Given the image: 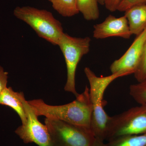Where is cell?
<instances>
[{
    "mask_svg": "<svg viewBox=\"0 0 146 146\" xmlns=\"http://www.w3.org/2000/svg\"><path fill=\"white\" fill-rule=\"evenodd\" d=\"M146 133V104L131 108L110 117L106 140L129 135Z\"/></svg>",
    "mask_w": 146,
    "mask_h": 146,
    "instance_id": "obj_4",
    "label": "cell"
},
{
    "mask_svg": "<svg viewBox=\"0 0 146 146\" xmlns=\"http://www.w3.org/2000/svg\"><path fill=\"white\" fill-rule=\"evenodd\" d=\"M134 75L138 82L146 79V40L144 44L140 64L136 72L134 73Z\"/></svg>",
    "mask_w": 146,
    "mask_h": 146,
    "instance_id": "obj_16",
    "label": "cell"
},
{
    "mask_svg": "<svg viewBox=\"0 0 146 146\" xmlns=\"http://www.w3.org/2000/svg\"><path fill=\"white\" fill-rule=\"evenodd\" d=\"M129 94L140 105L146 104V79L131 85Z\"/></svg>",
    "mask_w": 146,
    "mask_h": 146,
    "instance_id": "obj_15",
    "label": "cell"
},
{
    "mask_svg": "<svg viewBox=\"0 0 146 146\" xmlns=\"http://www.w3.org/2000/svg\"><path fill=\"white\" fill-rule=\"evenodd\" d=\"M145 3L146 0H122L118 6L117 10L125 11L134 6Z\"/></svg>",
    "mask_w": 146,
    "mask_h": 146,
    "instance_id": "obj_17",
    "label": "cell"
},
{
    "mask_svg": "<svg viewBox=\"0 0 146 146\" xmlns=\"http://www.w3.org/2000/svg\"><path fill=\"white\" fill-rule=\"evenodd\" d=\"M84 72L90 85L89 96L93 106H104V96L108 86L117 79L127 76L124 73L117 72L98 77L88 67L84 68Z\"/></svg>",
    "mask_w": 146,
    "mask_h": 146,
    "instance_id": "obj_9",
    "label": "cell"
},
{
    "mask_svg": "<svg viewBox=\"0 0 146 146\" xmlns=\"http://www.w3.org/2000/svg\"><path fill=\"white\" fill-rule=\"evenodd\" d=\"M90 146H108L107 144L104 143V141L95 139V141Z\"/></svg>",
    "mask_w": 146,
    "mask_h": 146,
    "instance_id": "obj_20",
    "label": "cell"
},
{
    "mask_svg": "<svg viewBox=\"0 0 146 146\" xmlns=\"http://www.w3.org/2000/svg\"><path fill=\"white\" fill-rule=\"evenodd\" d=\"M79 12L86 21H96L100 16L98 0H76Z\"/></svg>",
    "mask_w": 146,
    "mask_h": 146,
    "instance_id": "obj_12",
    "label": "cell"
},
{
    "mask_svg": "<svg viewBox=\"0 0 146 146\" xmlns=\"http://www.w3.org/2000/svg\"><path fill=\"white\" fill-rule=\"evenodd\" d=\"M122 0H106V7L110 11H116L117 9L118 6Z\"/></svg>",
    "mask_w": 146,
    "mask_h": 146,
    "instance_id": "obj_19",
    "label": "cell"
},
{
    "mask_svg": "<svg viewBox=\"0 0 146 146\" xmlns=\"http://www.w3.org/2000/svg\"><path fill=\"white\" fill-rule=\"evenodd\" d=\"M91 39L89 36L76 37L64 33L58 46L63 55L67 71V81L64 90L77 96L76 89V73L82 58L89 52Z\"/></svg>",
    "mask_w": 146,
    "mask_h": 146,
    "instance_id": "obj_3",
    "label": "cell"
},
{
    "mask_svg": "<svg viewBox=\"0 0 146 146\" xmlns=\"http://www.w3.org/2000/svg\"><path fill=\"white\" fill-rule=\"evenodd\" d=\"M125 12L132 35L138 36L146 29V3L134 6Z\"/></svg>",
    "mask_w": 146,
    "mask_h": 146,
    "instance_id": "obj_10",
    "label": "cell"
},
{
    "mask_svg": "<svg viewBox=\"0 0 146 146\" xmlns=\"http://www.w3.org/2000/svg\"><path fill=\"white\" fill-rule=\"evenodd\" d=\"M21 98L26 114L27 123L18 127L15 133L25 144L34 143L38 146H55L46 126L39 121L23 92H21Z\"/></svg>",
    "mask_w": 146,
    "mask_h": 146,
    "instance_id": "obj_6",
    "label": "cell"
},
{
    "mask_svg": "<svg viewBox=\"0 0 146 146\" xmlns=\"http://www.w3.org/2000/svg\"><path fill=\"white\" fill-rule=\"evenodd\" d=\"M44 122L55 146H90L96 139L88 128L55 119Z\"/></svg>",
    "mask_w": 146,
    "mask_h": 146,
    "instance_id": "obj_5",
    "label": "cell"
},
{
    "mask_svg": "<svg viewBox=\"0 0 146 146\" xmlns=\"http://www.w3.org/2000/svg\"><path fill=\"white\" fill-rule=\"evenodd\" d=\"M51 3L53 8L61 16L71 17L79 13L76 0H48Z\"/></svg>",
    "mask_w": 146,
    "mask_h": 146,
    "instance_id": "obj_13",
    "label": "cell"
},
{
    "mask_svg": "<svg viewBox=\"0 0 146 146\" xmlns=\"http://www.w3.org/2000/svg\"><path fill=\"white\" fill-rule=\"evenodd\" d=\"M0 105L6 106L13 109L20 117L22 125L27 123L26 114L21 98V92L13 91L11 87L5 88L0 94Z\"/></svg>",
    "mask_w": 146,
    "mask_h": 146,
    "instance_id": "obj_11",
    "label": "cell"
},
{
    "mask_svg": "<svg viewBox=\"0 0 146 146\" xmlns=\"http://www.w3.org/2000/svg\"><path fill=\"white\" fill-rule=\"evenodd\" d=\"M13 13L16 18L31 27L38 36L54 46L58 45L65 33L61 23L46 10L30 6L17 7Z\"/></svg>",
    "mask_w": 146,
    "mask_h": 146,
    "instance_id": "obj_2",
    "label": "cell"
},
{
    "mask_svg": "<svg viewBox=\"0 0 146 146\" xmlns=\"http://www.w3.org/2000/svg\"><path fill=\"white\" fill-rule=\"evenodd\" d=\"M94 28L93 36L96 39H104L112 36L129 39L132 35L125 16L116 18L109 15L103 22L95 25Z\"/></svg>",
    "mask_w": 146,
    "mask_h": 146,
    "instance_id": "obj_8",
    "label": "cell"
},
{
    "mask_svg": "<svg viewBox=\"0 0 146 146\" xmlns=\"http://www.w3.org/2000/svg\"><path fill=\"white\" fill-rule=\"evenodd\" d=\"M146 40V29L137 36L124 54L111 64L110 68L111 73L123 72L127 76L134 74L140 64Z\"/></svg>",
    "mask_w": 146,
    "mask_h": 146,
    "instance_id": "obj_7",
    "label": "cell"
},
{
    "mask_svg": "<svg viewBox=\"0 0 146 146\" xmlns=\"http://www.w3.org/2000/svg\"><path fill=\"white\" fill-rule=\"evenodd\" d=\"M99 3L101 5H105V3L106 0H98Z\"/></svg>",
    "mask_w": 146,
    "mask_h": 146,
    "instance_id": "obj_21",
    "label": "cell"
},
{
    "mask_svg": "<svg viewBox=\"0 0 146 146\" xmlns=\"http://www.w3.org/2000/svg\"><path fill=\"white\" fill-rule=\"evenodd\" d=\"M106 144L108 146H146V133L121 136Z\"/></svg>",
    "mask_w": 146,
    "mask_h": 146,
    "instance_id": "obj_14",
    "label": "cell"
},
{
    "mask_svg": "<svg viewBox=\"0 0 146 146\" xmlns=\"http://www.w3.org/2000/svg\"><path fill=\"white\" fill-rule=\"evenodd\" d=\"M27 101L37 117L44 116L90 129L93 105L87 86L83 93L76 97L75 100L68 104L50 105L42 99Z\"/></svg>",
    "mask_w": 146,
    "mask_h": 146,
    "instance_id": "obj_1",
    "label": "cell"
},
{
    "mask_svg": "<svg viewBox=\"0 0 146 146\" xmlns=\"http://www.w3.org/2000/svg\"><path fill=\"white\" fill-rule=\"evenodd\" d=\"M8 73L0 66V94L7 86Z\"/></svg>",
    "mask_w": 146,
    "mask_h": 146,
    "instance_id": "obj_18",
    "label": "cell"
}]
</instances>
